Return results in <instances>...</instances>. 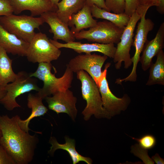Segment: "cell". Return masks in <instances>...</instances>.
Instances as JSON below:
<instances>
[{
    "label": "cell",
    "mask_w": 164,
    "mask_h": 164,
    "mask_svg": "<svg viewBox=\"0 0 164 164\" xmlns=\"http://www.w3.org/2000/svg\"><path fill=\"white\" fill-rule=\"evenodd\" d=\"M19 117L0 115V144L16 164H28L33 160L39 139L36 134L30 135L21 128L18 123Z\"/></svg>",
    "instance_id": "cell-1"
},
{
    "label": "cell",
    "mask_w": 164,
    "mask_h": 164,
    "mask_svg": "<svg viewBox=\"0 0 164 164\" xmlns=\"http://www.w3.org/2000/svg\"><path fill=\"white\" fill-rule=\"evenodd\" d=\"M76 73L77 79L81 82L82 97L86 102L82 112L84 120L88 121L93 115L98 119H110L111 117L103 106L98 87L94 80L85 71L81 70Z\"/></svg>",
    "instance_id": "cell-2"
},
{
    "label": "cell",
    "mask_w": 164,
    "mask_h": 164,
    "mask_svg": "<svg viewBox=\"0 0 164 164\" xmlns=\"http://www.w3.org/2000/svg\"><path fill=\"white\" fill-rule=\"evenodd\" d=\"M66 66L63 75L57 78L51 72L52 66L51 63H39L36 70L30 73L31 77L37 78L43 82V87L40 88L36 94L44 99L47 96L70 88L73 78V72L67 65Z\"/></svg>",
    "instance_id": "cell-3"
},
{
    "label": "cell",
    "mask_w": 164,
    "mask_h": 164,
    "mask_svg": "<svg viewBox=\"0 0 164 164\" xmlns=\"http://www.w3.org/2000/svg\"><path fill=\"white\" fill-rule=\"evenodd\" d=\"M44 23L40 17L16 15L13 14L0 17V24L4 29L29 43L36 33L35 29H39Z\"/></svg>",
    "instance_id": "cell-4"
},
{
    "label": "cell",
    "mask_w": 164,
    "mask_h": 164,
    "mask_svg": "<svg viewBox=\"0 0 164 164\" xmlns=\"http://www.w3.org/2000/svg\"><path fill=\"white\" fill-rule=\"evenodd\" d=\"M124 28L106 20L97 22L94 27L82 30L74 34L75 39H86L90 42L103 44H117L119 42Z\"/></svg>",
    "instance_id": "cell-5"
},
{
    "label": "cell",
    "mask_w": 164,
    "mask_h": 164,
    "mask_svg": "<svg viewBox=\"0 0 164 164\" xmlns=\"http://www.w3.org/2000/svg\"><path fill=\"white\" fill-rule=\"evenodd\" d=\"M15 80L5 86L6 91L4 97L0 99V103L8 110L12 111L16 108L21 107L16 98L20 95L32 91L38 92L40 88L36 80L30 76V73L21 71L17 73Z\"/></svg>",
    "instance_id": "cell-6"
},
{
    "label": "cell",
    "mask_w": 164,
    "mask_h": 164,
    "mask_svg": "<svg viewBox=\"0 0 164 164\" xmlns=\"http://www.w3.org/2000/svg\"><path fill=\"white\" fill-rule=\"evenodd\" d=\"M61 52L45 34L39 32L35 33L29 43L26 56L28 61L33 63H51L58 59Z\"/></svg>",
    "instance_id": "cell-7"
},
{
    "label": "cell",
    "mask_w": 164,
    "mask_h": 164,
    "mask_svg": "<svg viewBox=\"0 0 164 164\" xmlns=\"http://www.w3.org/2000/svg\"><path fill=\"white\" fill-rule=\"evenodd\" d=\"M141 16L136 11L131 15L128 24L124 29L119 42L117 44L113 58L115 63V67L117 70L121 68L123 62H124V68L126 69L129 68L132 64L130 52L133 46L135 27Z\"/></svg>",
    "instance_id": "cell-8"
},
{
    "label": "cell",
    "mask_w": 164,
    "mask_h": 164,
    "mask_svg": "<svg viewBox=\"0 0 164 164\" xmlns=\"http://www.w3.org/2000/svg\"><path fill=\"white\" fill-rule=\"evenodd\" d=\"M111 64L108 63L99 80L97 86L101 98L102 105L111 117L119 114L121 111L125 110L131 99L127 94H125L121 98L115 96L111 91L106 78L107 70Z\"/></svg>",
    "instance_id": "cell-9"
},
{
    "label": "cell",
    "mask_w": 164,
    "mask_h": 164,
    "mask_svg": "<svg viewBox=\"0 0 164 164\" xmlns=\"http://www.w3.org/2000/svg\"><path fill=\"white\" fill-rule=\"evenodd\" d=\"M148 10L143 12L141 15L140 21L138 25L136 34L133 40V46L135 49V52L132 58L133 63L132 70L126 77L119 79V82H135L137 80L136 70L138 63L139 62L140 55L144 45L147 40V36L149 32L153 29L154 24L150 19H146V14Z\"/></svg>",
    "instance_id": "cell-10"
},
{
    "label": "cell",
    "mask_w": 164,
    "mask_h": 164,
    "mask_svg": "<svg viewBox=\"0 0 164 164\" xmlns=\"http://www.w3.org/2000/svg\"><path fill=\"white\" fill-rule=\"evenodd\" d=\"M108 57L105 55L85 54L79 55L71 59L67 65L73 72L85 71L95 81L97 85L102 74V67Z\"/></svg>",
    "instance_id": "cell-11"
},
{
    "label": "cell",
    "mask_w": 164,
    "mask_h": 164,
    "mask_svg": "<svg viewBox=\"0 0 164 164\" xmlns=\"http://www.w3.org/2000/svg\"><path fill=\"white\" fill-rule=\"evenodd\" d=\"M45 99L49 109L56 112L67 114L72 121L75 122L78 111L76 107L77 99L73 92L67 89L57 92L52 97L47 96Z\"/></svg>",
    "instance_id": "cell-12"
},
{
    "label": "cell",
    "mask_w": 164,
    "mask_h": 164,
    "mask_svg": "<svg viewBox=\"0 0 164 164\" xmlns=\"http://www.w3.org/2000/svg\"><path fill=\"white\" fill-rule=\"evenodd\" d=\"M50 40L52 43L59 49L63 48H69L79 53L90 54L91 52H98L108 57L113 58L116 50V47L113 43H82L74 41L63 43L51 39Z\"/></svg>",
    "instance_id": "cell-13"
},
{
    "label": "cell",
    "mask_w": 164,
    "mask_h": 164,
    "mask_svg": "<svg viewBox=\"0 0 164 164\" xmlns=\"http://www.w3.org/2000/svg\"><path fill=\"white\" fill-rule=\"evenodd\" d=\"M44 22L49 26V32L53 35V40L60 39L67 43L74 41V35L70 30L68 25L63 22L58 17L56 12L50 11L40 15Z\"/></svg>",
    "instance_id": "cell-14"
},
{
    "label": "cell",
    "mask_w": 164,
    "mask_h": 164,
    "mask_svg": "<svg viewBox=\"0 0 164 164\" xmlns=\"http://www.w3.org/2000/svg\"><path fill=\"white\" fill-rule=\"evenodd\" d=\"M164 47V22H162L155 37L150 41L147 40L140 56L139 62L144 71L149 68L152 63V58L162 50Z\"/></svg>",
    "instance_id": "cell-15"
},
{
    "label": "cell",
    "mask_w": 164,
    "mask_h": 164,
    "mask_svg": "<svg viewBox=\"0 0 164 164\" xmlns=\"http://www.w3.org/2000/svg\"><path fill=\"white\" fill-rule=\"evenodd\" d=\"M10 2L13 13L16 14L28 10L34 17L48 12H56L57 9V6L49 0H11Z\"/></svg>",
    "instance_id": "cell-16"
},
{
    "label": "cell",
    "mask_w": 164,
    "mask_h": 164,
    "mask_svg": "<svg viewBox=\"0 0 164 164\" xmlns=\"http://www.w3.org/2000/svg\"><path fill=\"white\" fill-rule=\"evenodd\" d=\"M29 43L4 29L0 24V46L7 53L26 56Z\"/></svg>",
    "instance_id": "cell-17"
},
{
    "label": "cell",
    "mask_w": 164,
    "mask_h": 164,
    "mask_svg": "<svg viewBox=\"0 0 164 164\" xmlns=\"http://www.w3.org/2000/svg\"><path fill=\"white\" fill-rule=\"evenodd\" d=\"M65 142L64 144L59 143L54 137L51 136L49 142L51 145L48 153L53 155L56 150L59 149L66 151L69 153L72 161L73 164H76L80 161H83L87 164H91L93 161L88 157L80 155L76 149L75 141L74 139L68 136H65Z\"/></svg>",
    "instance_id": "cell-18"
},
{
    "label": "cell",
    "mask_w": 164,
    "mask_h": 164,
    "mask_svg": "<svg viewBox=\"0 0 164 164\" xmlns=\"http://www.w3.org/2000/svg\"><path fill=\"white\" fill-rule=\"evenodd\" d=\"M97 22L92 15L91 6L86 3L77 13L72 15L68 24L72 27L70 30L74 35L84 29L94 26Z\"/></svg>",
    "instance_id": "cell-19"
},
{
    "label": "cell",
    "mask_w": 164,
    "mask_h": 164,
    "mask_svg": "<svg viewBox=\"0 0 164 164\" xmlns=\"http://www.w3.org/2000/svg\"><path fill=\"white\" fill-rule=\"evenodd\" d=\"M43 99L36 94H28L27 105L28 108L31 109V114L25 120H22L19 117L18 120L19 126L25 131L28 132L29 131L31 130L29 127V125L32 119L35 117L43 116L47 112L48 109L43 103Z\"/></svg>",
    "instance_id": "cell-20"
},
{
    "label": "cell",
    "mask_w": 164,
    "mask_h": 164,
    "mask_svg": "<svg viewBox=\"0 0 164 164\" xmlns=\"http://www.w3.org/2000/svg\"><path fill=\"white\" fill-rule=\"evenodd\" d=\"M86 0H62L56 5V12L59 18L68 25L72 15L77 13L85 5Z\"/></svg>",
    "instance_id": "cell-21"
},
{
    "label": "cell",
    "mask_w": 164,
    "mask_h": 164,
    "mask_svg": "<svg viewBox=\"0 0 164 164\" xmlns=\"http://www.w3.org/2000/svg\"><path fill=\"white\" fill-rule=\"evenodd\" d=\"M91 11L93 17L105 19L122 28H124L127 26L130 18V16L124 13H112L95 5L91 6Z\"/></svg>",
    "instance_id": "cell-22"
},
{
    "label": "cell",
    "mask_w": 164,
    "mask_h": 164,
    "mask_svg": "<svg viewBox=\"0 0 164 164\" xmlns=\"http://www.w3.org/2000/svg\"><path fill=\"white\" fill-rule=\"evenodd\" d=\"M12 61L5 50L0 46V86L13 82L17 77L12 69Z\"/></svg>",
    "instance_id": "cell-23"
},
{
    "label": "cell",
    "mask_w": 164,
    "mask_h": 164,
    "mask_svg": "<svg viewBox=\"0 0 164 164\" xmlns=\"http://www.w3.org/2000/svg\"><path fill=\"white\" fill-rule=\"evenodd\" d=\"M156 56V62L154 63L152 62L149 68V75L146 84L147 86L164 85V53L163 50Z\"/></svg>",
    "instance_id": "cell-24"
},
{
    "label": "cell",
    "mask_w": 164,
    "mask_h": 164,
    "mask_svg": "<svg viewBox=\"0 0 164 164\" xmlns=\"http://www.w3.org/2000/svg\"><path fill=\"white\" fill-rule=\"evenodd\" d=\"M131 152L138 157L145 164H154V162L149 156L147 150L141 147L138 144H136L131 147Z\"/></svg>",
    "instance_id": "cell-25"
},
{
    "label": "cell",
    "mask_w": 164,
    "mask_h": 164,
    "mask_svg": "<svg viewBox=\"0 0 164 164\" xmlns=\"http://www.w3.org/2000/svg\"><path fill=\"white\" fill-rule=\"evenodd\" d=\"M108 11L114 13H124L125 6V0H104Z\"/></svg>",
    "instance_id": "cell-26"
},
{
    "label": "cell",
    "mask_w": 164,
    "mask_h": 164,
    "mask_svg": "<svg viewBox=\"0 0 164 164\" xmlns=\"http://www.w3.org/2000/svg\"><path fill=\"white\" fill-rule=\"evenodd\" d=\"M131 138L137 141L141 147L147 150L153 148L156 144L155 138L150 134L145 135L139 138Z\"/></svg>",
    "instance_id": "cell-27"
},
{
    "label": "cell",
    "mask_w": 164,
    "mask_h": 164,
    "mask_svg": "<svg viewBox=\"0 0 164 164\" xmlns=\"http://www.w3.org/2000/svg\"><path fill=\"white\" fill-rule=\"evenodd\" d=\"M157 0H139L138 5L136 11L139 14L142 15L143 12L148 10L152 6H156Z\"/></svg>",
    "instance_id": "cell-28"
},
{
    "label": "cell",
    "mask_w": 164,
    "mask_h": 164,
    "mask_svg": "<svg viewBox=\"0 0 164 164\" xmlns=\"http://www.w3.org/2000/svg\"><path fill=\"white\" fill-rule=\"evenodd\" d=\"M13 13L10 0H0V17L9 15Z\"/></svg>",
    "instance_id": "cell-29"
},
{
    "label": "cell",
    "mask_w": 164,
    "mask_h": 164,
    "mask_svg": "<svg viewBox=\"0 0 164 164\" xmlns=\"http://www.w3.org/2000/svg\"><path fill=\"white\" fill-rule=\"evenodd\" d=\"M139 0H125V6L124 13L131 16L136 11L138 5Z\"/></svg>",
    "instance_id": "cell-30"
},
{
    "label": "cell",
    "mask_w": 164,
    "mask_h": 164,
    "mask_svg": "<svg viewBox=\"0 0 164 164\" xmlns=\"http://www.w3.org/2000/svg\"><path fill=\"white\" fill-rule=\"evenodd\" d=\"M0 164H16L12 157L0 144Z\"/></svg>",
    "instance_id": "cell-31"
},
{
    "label": "cell",
    "mask_w": 164,
    "mask_h": 164,
    "mask_svg": "<svg viewBox=\"0 0 164 164\" xmlns=\"http://www.w3.org/2000/svg\"><path fill=\"white\" fill-rule=\"evenodd\" d=\"M86 3L91 6L95 5L100 8L108 11L105 4L104 0H86Z\"/></svg>",
    "instance_id": "cell-32"
},
{
    "label": "cell",
    "mask_w": 164,
    "mask_h": 164,
    "mask_svg": "<svg viewBox=\"0 0 164 164\" xmlns=\"http://www.w3.org/2000/svg\"><path fill=\"white\" fill-rule=\"evenodd\" d=\"M156 10L161 14H164V0H157Z\"/></svg>",
    "instance_id": "cell-33"
},
{
    "label": "cell",
    "mask_w": 164,
    "mask_h": 164,
    "mask_svg": "<svg viewBox=\"0 0 164 164\" xmlns=\"http://www.w3.org/2000/svg\"><path fill=\"white\" fill-rule=\"evenodd\" d=\"M152 159L156 164H164V159L161 158L157 153H156L154 155L152 156Z\"/></svg>",
    "instance_id": "cell-34"
},
{
    "label": "cell",
    "mask_w": 164,
    "mask_h": 164,
    "mask_svg": "<svg viewBox=\"0 0 164 164\" xmlns=\"http://www.w3.org/2000/svg\"><path fill=\"white\" fill-rule=\"evenodd\" d=\"M6 93L5 86H0V99L4 97Z\"/></svg>",
    "instance_id": "cell-35"
},
{
    "label": "cell",
    "mask_w": 164,
    "mask_h": 164,
    "mask_svg": "<svg viewBox=\"0 0 164 164\" xmlns=\"http://www.w3.org/2000/svg\"><path fill=\"white\" fill-rule=\"evenodd\" d=\"M51 3L54 5L57 6L56 5L60 2V0H49Z\"/></svg>",
    "instance_id": "cell-36"
},
{
    "label": "cell",
    "mask_w": 164,
    "mask_h": 164,
    "mask_svg": "<svg viewBox=\"0 0 164 164\" xmlns=\"http://www.w3.org/2000/svg\"><path fill=\"white\" fill-rule=\"evenodd\" d=\"M2 132L1 129L0 128V141L1 138H2Z\"/></svg>",
    "instance_id": "cell-37"
},
{
    "label": "cell",
    "mask_w": 164,
    "mask_h": 164,
    "mask_svg": "<svg viewBox=\"0 0 164 164\" xmlns=\"http://www.w3.org/2000/svg\"></svg>",
    "instance_id": "cell-38"
}]
</instances>
